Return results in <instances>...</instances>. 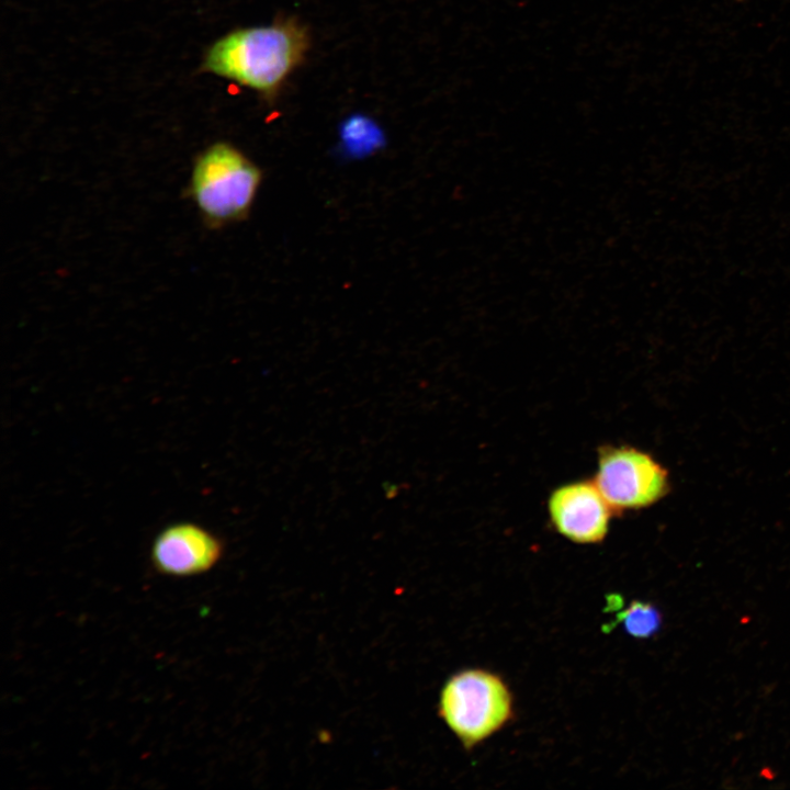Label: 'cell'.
I'll return each mask as SVG.
<instances>
[{"instance_id": "6da1fadb", "label": "cell", "mask_w": 790, "mask_h": 790, "mask_svg": "<svg viewBox=\"0 0 790 790\" xmlns=\"http://www.w3.org/2000/svg\"><path fill=\"white\" fill-rule=\"evenodd\" d=\"M311 45L305 25L281 18L267 25L233 30L205 52L202 70L257 92L268 102L280 94Z\"/></svg>"}, {"instance_id": "7a4b0ae2", "label": "cell", "mask_w": 790, "mask_h": 790, "mask_svg": "<svg viewBox=\"0 0 790 790\" xmlns=\"http://www.w3.org/2000/svg\"><path fill=\"white\" fill-rule=\"evenodd\" d=\"M261 177V170L241 150L216 142L196 155L187 193L203 224L218 229L247 218Z\"/></svg>"}, {"instance_id": "3957f363", "label": "cell", "mask_w": 790, "mask_h": 790, "mask_svg": "<svg viewBox=\"0 0 790 790\" xmlns=\"http://www.w3.org/2000/svg\"><path fill=\"white\" fill-rule=\"evenodd\" d=\"M438 714L464 749L471 751L512 719L514 699L498 675L481 668L463 669L443 685Z\"/></svg>"}, {"instance_id": "277c9868", "label": "cell", "mask_w": 790, "mask_h": 790, "mask_svg": "<svg viewBox=\"0 0 790 790\" xmlns=\"http://www.w3.org/2000/svg\"><path fill=\"white\" fill-rule=\"evenodd\" d=\"M594 483L614 511L646 508L668 492L666 469L633 447L606 445L598 452Z\"/></svg>"}, {"instance_id": "5b68a950", "label": "cell", "mask_w": 790, "mask_h": 790, "mask_svg": "<svg viewBox=\"0 0 790 790\" xmlns=\"http://www.w3.org/2000/svg\"><path fill=\"white\" fill-rule=\"evenodd\" d=\"M224 555V543L206 528L190 521L167 526L154 539L150 561L167 576L190 577L211 571Z\"/></svg>"}, {"instance_id": "8992f818", "label": "cell", "mask_w": 790, "mask_h": 790, "mask_svg": "<svg viewBox=\"0 0 790 790\" xmlns=\"http://www.w3.org/2000/svg\"><path fill=\"white\" fill-rule=\"evenodd\" d=\"M552 526L564 538L578 544L605 540L613 514L594 481H576L555 488L548 499Z\"/></svg>"}, {"instance_id": "52a82bcc", "label": "cell", "mask_w": 790, "mask_h": 790, "mask_svg": "<svg viewBox=\"0 0 790 790\" xmlns=\"http://www.w3.org/2000/svg\"><path fill=\"white\" fill-rule=\"evenodd\" d=\"M340 144L348 157L362 158L382 148L385 138L375 122L363 115H354L341 125Z\"/></svg>"}, {"instance_id": "ba28073f", "label": "cell", "mask_w": 790, "mask_h": 790, "mask_svg": "<svg viewBox=\"0 0 790 790\" xmlns=\"http://www.w3.org/2000/svg\"><path fill=\"white\" fill-rule=\"evenodd\" d=\"M619 622L631 636L648 639L659 630L662 616L652 603L633 601L623 612L619 613Z\"/></svg>"}]
</instances>
